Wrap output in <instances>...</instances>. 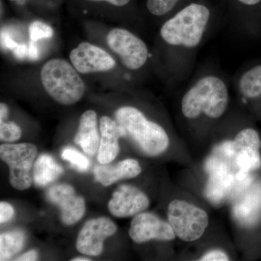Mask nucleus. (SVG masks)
<instances>
[{
  "instance_id": "obj_1",
  "label": "nucleus",
  "mask_w": 261,
  "mask_h": 261,
  "mask_svg": "<svg viewBox=\"0 0 261 261\" xmlns=\"http://www.w3.org/2000/svg\"><path fill=\"white\" fill-rule=\"evenodd\" d=\"M214 23L208 6L189 3L161 24L159 38L164 49L165 72L172 84H179L191 74L197 51Z\"/></svg>"
},
{
  "instance_id": "obj_2",
  "label": "nucleus",
  "mask_w": 261,
  "mask_h": 261,
  "mask_svg": "<svg viewBox=\"0 0 261 261\" xmlns=\"http://www.w3.org/2000/svg\"><path fill=\"white\" fill-rule=\"evenodd\" d=\"M230 84L227 77L216 68L200 70L182 94V115L190 121L202 116L211 120L222 118L229 106Z\"/></svg>"
},
{
  "instance_id": "obj_3",
  "label": "nucleus",
  "mask_w": 261,
  "mask_h": 261,
  "mask_svg": "<svg viewBox=\"0 0 261 261\" xmlns=\"http://www.w3.org/2000/svg\"><path fill=\"white\" fill-rule=\"evenodd\" d=\"M115 116L125 137H129L144 153L159 155L167 149L170 140L166 129L147 119L138 108L123 106L117 110Z\"/></svg>"
},
{
  "instance_id": "obj_4",
  "label": "nucleus",
  "mask_w": 261,
  "mask_h": 261,
  "mask_svg": "<svg viewBox=\"0 0 261 261\" xmlns=\"http://www.w3.org/2000/svg\"><path fill=\"white\" fill-rule=\"evenodd\" d=\"M40 79L49 97L63 106L78 102L85 92V84L80 73L65 60L55 58L44 63Z\"/></svg>"
},
{
  "instance_id": "obj_5",
  "label": "nucleus",
  "mask_w": 261,
  "mask_h": 261,
  "mask_svg": "<svg viewBox=\"0 0 261 261\" xmlns=\"http://www.w3.org/2000/svg\"><path fill=\"white\" fill-rule=\"evenodd\" d=\"M168 219L176 236L185 242L199 240L209 224L208 215L203 209L180 200L170 202Z\"/></svg>"
},
{
  "instance_id": "obj_6",
  "label": "nucleus",
  "mask_w": 261,
  "mask_h": 261,
  "mask_svg": "<svg viewBox=\"0 0 261 261\" xmlns=\"http://www.w3.org/2000/svg\"><path fill=\"white\" fill-rule=\"evenodd\" d=\"M108 47L130 71H139L148 63L149 50L140 37L126 29H113L106 37Z\"/></svg>"
},
{
  "instance_id": "obj_7",
  "label": "nucleus",
  "mask_w": 261,
  "mask_h": 261,
  "mask_svg": "<svg viewBox=\"0 0 261 261\" xmlns=\"http://www.w3.org/2000/svg\"><path fill=\"white\" fill-rule=\"evenodd\" d=\"M37 154V147L30 143L0 146V157L9 166L10 183L15 190H25L32 186V169Z\"/></svg>"
},
{
  "instance_id": "obj_8",
  "label": "nucleus",
  "mask_w": 261,
  "mask_h": 261,
  "mask_svg": "<svg viewBox=\"0 0 261 261\" xmlns=\"http://www.w3.org/2000/svg\"><path fill=\"white\" fill-rule=\"evenodd\" d=\"M261 140L256 130L243 128L230 141L231 162L238 173L247 174L261 166Z\"/></svg>"
},
{
  "instance_id": "obj_9",
  "label": "nucleus",
  "mask_w": 261,
  "mask_h": 261,
  "mask_svg": "<svg viewBox=\"0 0 261 261\" xmlns=\"http://www.w3.org/2000/svg\"><path fill=\"white\" fill-rule=\"evenodd\" d=\"M70 60L82 74L109 71L116 66V61L109 53L89 42L81 43L70 51Z\"/></svg>"
},
{
  "instance_id": "obj_10",
  "label": "nucleus",
  "mask_w": 261,
  "mask_h": 261,
  "mask_svg": "<svg viewBox=\"0 0 261 261\" xmlns=\"http://www.w3.org/2000/svg\"><path fill=\"white\" fill-rule=\"evenodd\" d=\"M116 231V224L107 217L89 220L79 233L77 250L84 255L98 256L102 252L105 240Z\"/></svg>"
},
{
  "instance_id": "obj_11",
  "label": "nucleus",
  "mask_w": 261,
  "mask_h": 261,
  "mask_svg": "<svg viewBox=\"0 0 261 261\" xmlns=\"http://www.w3.org/2000/svg\"><path fill=\"white\" fill-rule=\"evenodd\" d=\"M130 238L137 243L152 240L171 241L176 238L171 224L149 213H140L132 220L129 228Z\"/></svg>"
},
{
  "instance_id": "obj_12",
  "label": "nucleus",
  "mask_w": 261,
  "mask_h": 261,
  "mask_svg": "<svg viewBox=\"0 0 261 261\" xmlns=\"http://www.w3.org/2000/svg\"><path fill=\"white\" fill-rule=\"evenodd\" d=\"M47 197L49 202L59 207L63 224L71 226L83 217L85 201L70 185L61 184L51 187L48 190Z\"/></svg>"
},
{
  "instance_id": "obj_13",
  "label": "nucleus",
  "mask_w": 261,
  "mask_h": 261,
  "mask_svg": "<svg viewBox=\"0 0 261 261\" xmlns=\"http://www.w3.org/2000/svg\"><path fill=\"white\" fill-rule=\"evenodd\" d=\"M149 205V198L144 192L135 187L121 185L113 192L108 209L116 217L128 218L143 212Z\"/></svg>"
},
{
  "instance_id": "obj_14",
  "label": "nucleus",
  "mask_w": 261,
  "mask_h": 261,
  "mask_svg": "<svg viewBox=\"0 0 261 261\" xmlns=\"http://www.w3.org/2000/svg\"><path fill=\"white\" fill-rule=\"evenodd\" d=\"M101 138L97 160L101 164H108L116 159L119 152L118 140L125 137L124 132L116 121L108 116H102L99 121Z\"/></svg>"
},
{
  "instance_id": "obj_15",
  "label": "nucleus",
  "mask_w": 261,
  "mask_h": 261,
  "mask_svg": "<svg viewBox=\"0 0 261 261\" xmlns=\"http://www.w3.org/2000/svg\"><path fill=\"white\" fill-rule=\"evenodd\" d=\"M231 84L244 104L261 98V63L245 67L233 77Z\"/></svg>"
},
{
  "instance_id": "obj_16",
  "label": "nucleus",
  "mask_w": 261,
  "mask_h": 261,
  "mask_svg": "<svg viewBox=\"0 0 261 261\" xmlns=\"http://www.w3.org/2000/svg\"><path fill=\"white\" fill-rule=\"evenodd\" d=\"M142 172L140 163L135 159H126L114 165L102 164L94 168L95 179L105 187L126 178L137 177Z\"/></svg>"
},
{
  "instance_id": "obj_17",
  "label": "nucleus",
  "mask_w": 261,
  "mask_h": 261,
  "mask_svg": "<svg viewBox=\"0 0 261 261\" xmlns=\"http://www.w3.org/2000/svg\"><path fill=\"white\" fill-rule=\"evenodd\" d=\"M74 141L77 145L82 147L86 154L94 156L98 152L100 140L97 128V113L95 111L89 110L82 115Z\"/></svg>"
},
{
  "instance_id": "obj_18",
  "label": "nucleus",
  "mask_w": 261,
  "mask_h": 261,
  "mask_svg": "<svg viewBox=\"0 0 261 261\" xmlns=\"http://www.w3.org/2000/svg\"><path fill=\"white\" fill-rule=\"evenodd\" d=\"M63 172V168L51 156L42 154L34 163L33 181L38 187H46L56 181Z\"/></svg>"
},
{
  "instance_id": "obj_19",
  "label": "nucleus",
  "mask_w": 261,
  "mask_h": 261,
  "mask_svg": "<svg viewBox=\"0 0 261 261\" xmlns=\"http://www.w3.org/2000/svg\"><path fill=\"white\" fill-rule=\"evenodd\" d=\"M25 233L23 231H9L0 235V260H10L23 249L25 243Z\"/></svg>"
},
{
  "instance_id": "obj_20",
  "label": "nucleus",
  "mask_w": 261,
  "mask_h": 261,
  "mask_svg": "<svg viewBox=\"0 0 261 261\" xmlns=\"http://www.w3.org/2000/svg\"><path fill=\"white\" fill-rule=\"evenodd\" d=\"M185 0H147V8L149 13L156 18H167L175 13L178 5Z\"/></svg>"
},
{
  "instance_id": "obj_21",
  "label": "nucleus",
  "mask_w": 261,
  "mask_h": 261,
  "mask_svg": "<svg viewBox=\"0 0 261 261\" xmlns=\"http://www.w3.org/2000/svg\"><path fill=\"white\" fill-rule=\"evenodd\" d=\"M62 158L65 161H68L70 164L76 168L81 172L87 171L90 166L89 159L83 154L71 147H66L63 149L61 153Z\"/></svg>"
},
{
  "instance_id": "obj_22",
  "label": "nucleus",
  "mask_w": 261,
  "mask_h": 261,
  "mask_svg": "<svg viewBox=\"0 0 261 261\" xmlns=\"http://www.w3.org/2000/svg\"><path fill=\"white\" fill-rule=\"evenodd\" d=\"M54 35V31L50 25L42 21H34L29 27L31 41L37 42L42 39H49Z\"/></svg>"
},
{
  "instance_id": "obj_23",
  "label": "nucleus",
  "mask_w": 261,
  "mask_h": 261,
  "mask_svg": "<svg viewBox=\"0 0 261 261\" xmlns=\"http://www.w3.org/2000/svg\"><path fill=\"white\" fill-rule=\"evenodd\" d=\"M21 135V129L14 122H0V140L1 141L5 142H15L20 138Z\"/></svg>"
},
{
  "instance_id": "obj_24",
  "label": "nucleus",
  "mask_w": 261,
  "mask_h": 261,
  "mask_svg": "<svg viewBox=\"0 0 261 261\" xmlns=\"http://www.w3.org/2000/svg\"><path fill=\"white\" fill-rule=\"evenodd\" d=\"M15 215L13 206L6 202L2 201L0 202V224H5L8 222Z\"/></svg>"
},
{
  "instance_id": "obj_25",
  "label": "nucleus",
  "mask_w": 261,
  "mask_h": 261,
  "mask_svg": "<svg viewBox=\"0 0 261 261\" xmlns=\"http://www.w3.org/2000/svg\"><path fill=\"white\" fill-rule=\"evenodd\" d=\"M201 261H227L229 260V257L226 255V252L222 250H214L206 252L205 255L199 259Z\"/></svg>"
},
{
  "instance_id": "obj_26",
  "label": "nucleus",
  "mask_w": 261,
  "mask_h": 261,
  "mask_svg": "<svg viewBox=\"0 0 261 261\" xmlns=\"http://www.w3.org/2000/svg\"><path fill=\"white\" fill-rule=\"evenodd\" d=\"M0 39H1V47L5 49H10L13 51L19 44L13 40V38L10 37L9 34L5 31H2Z\"/></svg>"
},
{
  "instance_id": "obj_27",
  "label": "nucleus",
  "mask_w": 261,
  "mask_h": 261,
  "mask_svg": "<svg viewBox=\"0 0 261 261\" xmlns=\"http://www.w3.org/2000/svg\"><path fill=\"white\" fill-rule=\"evenodd\" d=\"M15 58L19 60H24L28 58L29 45L25 44H18L13 50Z\"/></svg>"
},
{
  "instance_id": "obj_28",
  "label": "nucleus",
  "mask_w": 261,
  "mask_h": 261,
  "mask_svg": "<svg viewBox=\"0 0 261 261\" xmlns=\"http://www.w3.org/2000/svg\"><path fill=\"white\" fill-rule=\"evenodd\" d=\"M29 45L28 58L31 61H37L39 57V48H38L36 42L31 41Z\"/></svg>"
},
{
  "instance_id": "obj_29",
  "label": "nucleus",
  "mask_w": 261,
  "mask_h": 261,
  "mask_svg": "<svg viewBox=\"0 0 261 261\" xmlns=\"http://www.w3.org/2000/svg\"><path fill=\"white\" fill-rule=\"evenodd\" d=\"M38 258V252L36 250H30L20 255L15 260L18 261H34L37 260Z\"/></svg>"
},
{
  "instance_id": "obj_30",
  "label": "nucleus",
  "mask_w": 261,
  "mask_h": 261,
  "mask_svg": "<svg viewBox=\"0 0 261 261\" xmlns=\"http://www.w3.org/2000/svg\"><path fill=\"white\" fill-rule=\"evenodd\" d=\"M90 1L106 2V3H110V4L115 5V6L123 7L128 5L130 0H90Z\"/></svg>"
},
{
  "instance_id": "obj_31",
  "label": "nucleus",
  "mask_w": 261,
  "mask_h": 261,
  "mask_svg": "<svg viewBox=\"0 0 261 261\" xmlns=\"http://www.w3.org/2000/svg\"><path fill=\"white\" fill-rule=\"evenodd\" d=\"M8 108L6 104L2 102L0 104V122L5 121L8 118Z\"/></svg>"
},
{
  "instance_id": "obj_32",
  "label": "nucleus",
  "mask_w": 261,
  "mask_h": 261,
  "mask_svg": "<svg viewBox=\"0 0 261 261\" xmlns=\"http://www.w3.org/2000/svg\"><path fill=\"white\" fill-rule=\"evenodd\" d=\"M240 4L247 7H253L258 5L261 0H236Z\"/></svg>"
},
{
  "instance_id": "obj_33",
  "label": "nucleus",
  "mask_w": 261,
  "mask_h": 261,
  "mask_svg": "<svg viewBox=\"0 0 261 261\" xmlns=\"http://www.w3.org/2000/svg\"><path fill=\"white\" fill-rule=\"evenodd\" d=\"M72 261H89L90 259L84 257H77L75 258L72 259Z\"/></svg>"
},
{
  "instance_id": "obj_34",
  "label": "nucleus",
  "mask_w": 261,
  "mask_h": 261,
  "mask_svg": "<svg viewBox=\"0 0 261 261\" xmlns=\"http://www.w3.org/2000/svg\"><path fill=\"white\" fill-rule=\"evenodd\" d=\"M11 1H20V0H11Z\"/></svg>"
}]
</instances>
